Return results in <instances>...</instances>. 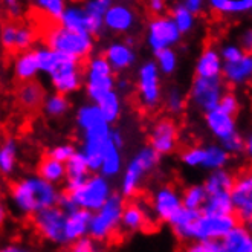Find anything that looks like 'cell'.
I'll return each instance as SVG.
<instances>
[{
    "label": "cell",
    "mask_w": 252,
    "mask_h": 252,
    "mask_svg": "<svg viewBox=\"0 0 252 252\" xmlns=\"http://www.w3.org/2000/svg\"><path fill=\"white\" fill-rule=\"evenodd\" d=\"M221 243L228 252H252V232L245 225H237L221 237Z\"/></svg>",
    "instance_id": "ffe728a7"
},
{
    "label": "cell",
    "mask_w": 252,
    "mask_h": 252,
    "mask_svg": "<svg viewBox=\"0 0 252 252\" xmlns=\"http://www.w3.org/2000/svg\"><path fill=\"white\" fill-rule=\"evenodd\" d=\"M150 203L158 219L160 221H168V223L184 206V200H181L176 188L171 184L158 189L156 194H153V200H150Z\"/></svg>",
    "instance_id": "9a60e30c"
},
{
    "label": "cell",
    "mask_w": 252,
    "mask_h": 252,
    "mask_svg": "<svg viewBox=\"0 0 252 252\" xmlns=\"http://www.w3.org/2000/svg\"><path fill=\"white\" fill-rule=\"evenodd\" d=\"M16 164V142L12 138H6L0 153V167L3 174H9Z\"/></svg>",
    "instance_id": "1f68e13d"
},
{
    "label": "cell",
    "mask_w": 252,
    "mask_h": 252,
    "mask_svg": "<svg viewBox=\"0 0 252 252\" xmlns=\"http://www.w3.org/2000/svg\"><path fill=\"white\" fill-rule=\"evenodd\" d=\"M124 210V199L113 194L99 208V213L92 217L91 231L92 239L106 245H120L123 242L124 229L120 226Z\"/></svg>",
    "instance_id": "7a4b0ae2"
},
{
    "label": "cell",
    "mask_w": 252,
    "mask_h": 252,
    "mask_svg": "<svg viewBox=\"0 0 252 252\" xmlns=\"http://www.w3.org/2000/svg\"><path fill=\"white\" fill-rule=\"evenodd\" d=\"M135 99H136L135 107L141 115L155 112V109L158 107L160 99V91H159L158 69L155 63H147L141 67Z\"/></svg>",
    "instance_id": "8992f818"
},
{
    "label": "cell",
    "mask_w": 252,
    "mask_h": 252,
    "mask_svg": "<svg viewBox=\"0 0 252 252\" xmlns=\"http://www.w3.org/2000/svg\"><path fill=\"white\" fill-rule=\"evenodd\" d=\"M8 192L11 199L16 202L17 208L28 216L58 205V199H60V194L55 191L52 184L43 177L40 179L29 177V179L8 182Z\"/></svg>",
    "instance_id": "6da1fadb"
},
{
    "label": "cell",
    "mask_w": 252,
    "mask_h": 252,
    "mask_svg": "<svg viewBox=\"0 0 252 252\" xmlns=\"http://www.w3.org/2000/svg\"><path fill=\"white\" fill-rule=\"evenodd\" d=\"M135 22V16H133V11L127 6L118 5V6H110L109 11L106 12L104 23L109 29L116 32H124L133 26Z\"/></svg>",
    "instance_id": "7402d4cb"
},
{
    "label": "cell",
    "mask_w": 252,
    "mask_h": 252,
    "mask_svg": "<svg viewBox=\"0 0 252 252\" xmlns=\"http://www.w3.org/2000/svg\"><path fill=\"white\" fill-rule=\"evenodd\" d=\"M167 107L173 113H179L185 109V98L179 91H171L167 99Z\"/></svg>",
    "instance_id": "ab89813d"
},
{
    "label": "cell",
    "mask_w": 252,
    "mask_h": 252,
    "mask_svg": "<svg viewBox=\"0 0 252 252\" xmlns=\"http://www.w3.org/2000/svg\"><path fill=\"white\" fill-rule=\"evenodd\" d=\"M205 120H206L208 127L211 128V131L221 141L229 138L231 135L235 133V120L237 118H234L232 115H229L223 109H220L219 106L210 112H206Z\"/></svg>",
    "instance_id": "ac0fdd59"
},
{
    "label": "cell",
    "mask_w": 252,
    "mask_h": 252,
    "mask_svg": "<svg viewBox=\"0 0 252 252\" xmlns=\"http://www.w3.org/2000/svg\"><path fill=\"white\" fill-rule=\"evenodd\" d=\"M184 206L191 210H202V206L205 205L206 199H208V192H206L205 187H188L184 191Z\"/></svg>",
    "instance_id": "f1b7e54d"
},
{
    "label": "cell",
    "mask_w": 252,
    "mask_h": 252,
    "mask_svg": "<svg viewBox=\"0 0 252 252\" xmlns=\"http://www.w3.org/2000/svg\"><path fill=\"white\" fill-rule=\"evenodd\" d=\"M91 34H84L78 31H72L66 28L63 23L54 28L51 32H48L40 41L46 48L66 52L70 55H75L80 58H91L94 41L91 38Z\"/></svg>",
    "instance_id": "3957f363"
},
{
    "label": "cell",
    "mask_w": 252,
    "mask_h": 252,
    "mask_svg": "<svg viewBox=\"0 0 252 252\" xmlns=\"http://www.w3.org/2000/svg\"><path fill=\"white\" fill-rule=\"evenodd\" d=\"M104 55L109 60V63L112 64V67L116 70L126 69L133 63V52H131V48L127 43L110 44V46L107 48V51L104 52Z\"/></svg>",
    "instance_id": "484cf974"
},
{
    "label": "cell",
    "mask_w": 252,
    "mask_h": 252,
    "mask_svg": "<svg viewBox=\"0 0 252 252\" xmlns=\"http://www.w3.org/2000/svg\"><path fill=\"white\" fill-rule=\"evenodd\" d=\"M84 156L91 170H98L102 165L104 159L106 145L110 141V133L107 127V121L96 124L91 128L84 130Z\"/></svg>",
    "instance_id": "7c38bea8"
},
{
    "label": "cell",
    "mask_w": 252,
    "mask_h": 252,
    "mask_svg": "<svg viewBox=\"0 0 252 252\" xmlns=\"http://www.w3.org/2000/svg\"><path fill=\"white\" fill-rule=\"evenodd\" d=\"M96 104L99 106V109H101L102 115H104L107 123H113L118 118V115H120V101H118L116 94H113L112 91H109L107 94L102 95L96 101Z\"/></svg>",
    "instance_id": "f546056e"
},
{
    "label": "cell",
    "mask_w": 252,
    "mask_h": 252,
    "mask_svg": "<svg viewBox=\"0 0 252 252\" xmlns=\"http://www.w3.org/2000/svg\"><path fill=\"white\" fill-rule=\"evenodd\" d=\"M245 55V52L242 51V48H235V46H228L223 49V58L225 62H235L242 58Z\"/></svg>",
    "instance_id": "bcb514c9"
},
{
    "label": "cell",
    "mask_w": 252,
    "mask_h": 252,
    "mask_svg": "<svg viewBox=\"0 0 252 252\" xmlns=\"http://www.w3.org/2000/svg\"><path fill=\"white\" fill-rule=\"evenodd\" d=\"M228 162V153L219 147H208L205 153L203 167L206 168H220Z\"/></svg>",
    "instance_id": "e575fe53"
},
{
    "label": "cell",
    "mask_w": 252,
    "mask_h": 252,
    "mask_svg": "<svg viewBox=\"0 0 252 252\" xmlns=\"http://www.w3.org/2000/svg\"><path fill=\"white\" fill-rule=\"evenodd\" d=\"M232 187H234V174H229L221 170L213 173L205 182V189L208 194H214V192H221V191L231 192Z\"/></svg>",
    "instance_id": "4316f807"
},
{
    "label": "cell",
    "mask_w": 252,
    "mask_h": 252,
    "mask_svg": "<svg viewBox=\"0 0 252 252\" xmlns=\"http://www.w3.org/2000/svg\"><path fill=\"white\" fill-rule=\"evenodd\" d=\"M104 121H106V118L102 115L99 106H84L78 112V124L83 130H87Z\"/></svg>",
    "instance_id": "4dcf8cb0"
},
{
    "label": "cell",
    "mask_w": 252,
    "mask_h": 252,
    "mask_svg": "<svg viewBox=\"0 0 252 252\" xmlns=\"http://www.w3.org/2000/svg\"><path fill=\"white\" fill-rule=\"evenodd\" d=\"M118 147L112 138L106 145V152H104V159H102V173L106 176H113L120 171V165H121V160H120V153H118Z\"/></svg>",
    "instance_id": "83f0119b"
},
{
    "label": "cell",
    "mask_w": 252,
    "mask_h": 252,
    "mask_svg": "<svg viewBox=\"0 0 252 252\" xmlns=\"http://www.w3.org/2000/svg\"><path fill=\"white\" fill-rule=\"evenodd\" d=\"M87 94L92 99L98 101L102 95L112 91L113 87V75L112 64L106 58V55L92 57L87 67Z\"/></svg>",
    "instance_id": "30bf717a"
},
{
    "label": "cell",
    "mask_w": 252,
    "mask_h": 252,
    "mask_svg": "<svg viewBox=\"0 0 252 252\" xmlns=\"http://www.w3.org/2000/svg\"><path fill=\"white\" fill-rule=\"evenodd\" d=\"M170 16L176 22L177 28L181 29V32H188L192 26V12L182 5H177L170 11Z\"/></svg>",
    "instance_id": "836d02e7"
},
{
    "label": "cell",
    "mask_w": 252,
    "mask_h": 252,
    "mask_svg": "<svg viewBox=\"0 0 252 252\" xmlns=\"http://www.w3.org/2000/svg\"><path fill=\"white\" fill-rule=\"evenodd\" d=\"M223 145L226 147V150L234 152V153H239L243 150V148H246V145L243 144V139L237 135V133H234V135H231L229 138L223 139Z\"/></svg>",
    "instance_id": "b9f144b4"
},
{
    "label": "cell",
    "mask_w": 252,
    "mask_h": 252,
    "mask_svg": "<svg viewBox=\"0 0 252 252\" xmlns=\"http://www.w3.org/2000/svg\"><path fill=\"white\" fill-rule=\"evenodd\" d=\"M234 211L242 225L252 216V164L234 173V187L231 191Z\"/></svg>",
    "instance_id": "ba28073f"
},
{
    "label": "cell",
    "mask_w": 252,
    "mask_h": 252,
    "mask_svg": "<svg viewBox=\"0 0 252 252\" xmlns=\"http://www.w3.org/2000/svg\"><path fill=\"white\" fill-rule=\"evenodd\" d=\"M69 249L77 251V252H91L95 249V246L91 239H83V237H80V239H77L75 242H72L69 245Z\"/></svg>",
    "instance_id": "7bdbcfd3"
},
{
    "label": "cell",
    "mask_w": 252,
    "mask_h": 252,
    "mask_svg": "<svg viewBox=\"0 0 252 252\" xmlns=\"http://www.w3.org/2000/svg\"><path fill=\"white\" fill-rule=\"evenodd\" d=\"M240 48L246 55H252V29H248L240 37Z\"/></svg>",
    "instance_id": "7dc6e473"
},
{
    "label": "cell",
    "mask_w": 252,
    "mask_h": 252,
    "mask_svg": "<svg viewBox=\"0 0 252 252\" xmlns=\"http://www.w3.org/2000/svg\"><path fill=\"white\" fill-rule=\"evenodd\" d=\"M69 101L66 98L64 94H60L58 92L57 95L51 96L46 102H44V107L43 110L46 112L49 116H54V118H58V116H62L67 112L69 109Z\"/></svg>",
    "instance_id": "d6a6232c"
},
{
    "label": "cell",
    "mask_w": 252,
    "mask_h": 252,
    "mask_svg": "<svg viewBox=\"0 0 252 252\" xmlns=\"http://www.w3.org/2000/svg\"><path fill=\"white\" fill-rule=\"evenodd\" d=\"M37 174L51 184H58L64 179L66 168L63 167L62 160L55 159L49 153H44L37 164Z\"/></svg>",
    "instance_id": "603a6c76"
},
{
    "label": "cell",
    "mask_w": 252,
    "mask_h": 252,
    "mask_svg": "<svg viewBox=\"0 0 252 252\" xmlns=\"http://www.w3.org/2000/svg\"><path fill=\"white\" fill-rule=\"evenodd\" d=\"M220 58L217 51H214L213 46H206L202 52L197 66H196V75L200 77H219L220 75Z\"/></svg>",
    "instance_id": "d4e9b609"
},
{
    "label": "cell",
    "mask_w": 252,
    "mask_h": 252,
    "mask_svg": "<svg viewBox=\"0 0 252 252\" xmlns=\"http://www.w3.org/2000/svg\"><path fill=\"white\" fill-rule=\"evenodd\" d=\"M159 155L160 153H158L153 147H147L130 162L126 177H124V184H123L124 197H131L139 191L141 177L158 165Z\"/></svg>",
    "instance_id": "9c48e42d"
},
{
    "label": "cell",
    "mask_w": 252,
    "mask_h": 252,
    "mask_svg": "<svg viewBox=\"0 0 252 252\" xmlns=\"http://www.w3.org/2000/svg\"><path fill=\"white\" fill-rule=\"evenodd\" d=\"M202 3H203V0H187L185 6H187L191 12H199L200 8H202Z\"/></svg>",
    "instance_id": "c3c4849f"
},
{
    "label": "cell",
    "mask_w": 252,
    "mask_h": 252,
    "mask_svg": "<svg viewBox=\"0 0 252 252\" xmlns=\"http://www.w3.org/2000/svg\"><path fill=\"white\" fill-rule=\"evenodd\" d=\"M63 192L75 202L78 208H86V210H99L102 205L107 202L109 196V185L102 177L94 176L80 185L75 189H63Z\"/></svg>",
    "instance_id": "5b68a950"
},
{
    "label": "cell",
    "mask_w": 252,
    "mask_h": 252,
    "mask_svg": "<svg viewBox=\"0 0 252 252\" xmlns=\"http://www.w3.org/2000/svg\"><path fill=\"white\" fill-rule=\"evenodd\" d=\"M221 77L226 87H234L237 84L252 83V55H243L235 62H225L221 69Z\"/></svg>",
    "instance_id": "e0dca14e"
},
{
    "label": "cell",
    "mask_w": 252,
    "mask_h": 252,
    "mask_svg": "<svg viewBox=\"0 0 252 252\" xmlns=\"http://www.w3.org/2000/svg\"><path fill=\"white\" fill-rule=\"evenodd\" d=\"M17 107L29 115H35L44 107V89L38 81L28 80L16 84L14 91Z\"/></svg>",
    "instance_id": "5bb4252c"
},
{
    "label": "cell",
    "mask_w": 252,
    "mask_h": 252,
    "mask_svg": "<svg viewBox=\"0 0 252 252\" xmlns=\"http://www.w3.org/2000/svg\"><path fill=\"white\" fill-rule=\"evenodd\" d=\"M165 2L167 0H144V3L147 6L148 17L162 14V11H164V8H165Z\"/></svg>",
    "instance_id": "ee69618b"
},
{
    "label": "cell",
    "mask_w": 252,
    "mask_h": 252,
    "mask_svg": "<svg viewBox=\"0 0 252 252\" xmlns=\"http://www.w3.org/2000/svg\"><path fill=\"white\" fill-rule=\"evenodd\" d=\"M91 210L86 208H77L75 211L69 213L67 216V225H66V235L69 245L72 242H75L80 237H83L87 231V228L91 226L92 216L89 213Z\"/></svg>",
    "instance_id": "44dd1931"
},
{
    "label": "cell",
    "mask_w": 252,
    "mask_h": 252,
    "mask_svg": "<svg viewBox=\"0 0 252 252\" xmlns=\"http://www.w3.org/2000/svg\"><path fill=\"white\" fill-rule=\"evenodd\" d=\"M203 214H231L234 213V203L231 192L221 191L214 192V194H208L205 205L200 210Z\"/></svg>",
    "instance_id": "cb8c5ba5"
},
{
    "label": "cell",
    "mask_w": 252,
    "mask_h": 252,
    "mask_svg": "<svg viewBox=\"0 0 252 252\" xmlns=\"http://www.w3.org/2000/svg\"><path fill=\"white\" fill-rule=\"evenodd\" d=\"M219 107L223 109L225 112H228L229 115H232L234 118L239 116V112H240V104H239V101H237V98L232 92H225L223 95H221V98L219 101Z\"/></svg>",
    "instance_id": "74e56055"
},
{
    "label": "cell",
    "mask_w": 252,
    "mask_h": 252,
    "mask_svg": "<svg viewBox=\"0 0 252 252\" xmlns=\"http://www.w3.org/2000/svg\"><path fill=\"white\" fill-rule=\"evenodd\" d=\"M148 144L160 155L173 153L179 144V126L174 118L162 116L148 131Z\"/></svg>",
    "instance_id": "8fae6325"
},
{
    "label": "cell",
    "mask_w": 252,
    "mask_h": 252,
    "mask_svg": "<svg viewBox=\"0 0 252 252\" xmlns=\"http://www.w3.org/2000/svg\"><path fill=\"white\" fill-rule=\"evenodd\" d=\"M223 77H200L194 75L191 86V94L189 99L194 104L202 109L210 112L219 106V101L223 95V87H225Z\"/></svg>",
    "instance_id": "52a82bcc"
},
{
    "label": "cell",
    "mask_w": 252,
    "mask_h": 252,
    "mask_svg": "<svg viewBox=\"0 0 252 252\" xmlns=\"http://www.w3.org/2000/svg\"><path fill=\"white\" fill-rule=\"evenodd\" d=\"M181 38V29L177 28L173 17L167 16H152L148 22V41L155 52L165 49Z\"/></svg>",
    "instance_id": "4fadbf2b"
},
{
    "label": "cell",
    "mask_w": 252,
    "mask_h": 252,
    "mask_svg": "<svg viewBox=\"0 0 252 252\" xmlns=\"http://www.w3.org/2000/svg\"><path fill=\"white\" fill-rule=\"evenodd\" d=\"M206 148H197V147H188L182 152V160L188 165H203Z\"/></svg>",
    "instance_id": "8d00e7d4"
},
{
    "label": "cell",
    "mask_w": 252,
    "mask_h": 252,
    "mask_svg": "<svg viewBox=\"0 0 252 252\" xmlns=\"http://www.w3.org/2000/svg\"><path fill=\"white\" fill-rule=\"evenodd\" d=\"M34 5L57 20H62L66 11L64 0H34Z\"/></svg>",
    "instance_id": "d590c367"
},
{
    "label": "cell",
    "mask_w": 252,
    "mask_h": 252,
    "mask_svg": "<svg viewBox=\"0 0 252 252\" xmlns=\"http://www.w3.org/2000/svg\"><path fill=\"white\" fill-rule=\"evenodd\" d=\"M245 226H246V228H248V229L252 232V216H251V217H249V219L245 221Z\"/></svg>",
    "instance_id": "f907efd6"
},
{
    "label": "cell",
    "mask_w": 252,
    "mask_h": 252,
    "mask_svg": "<svg viewBox=\"0 0 252 252\" xmlns=\"http://www.w3.org/2000/svg\"><path fill=\"white\" fill-rule=\"evenodd\" d=\"M63 25L72 31H78L84 34H91V35H98L102 26V19H96L91 16L83 6H70L64 11Z\"/></svg>",
    "instance_id": "2e32d148"
},
{
    "label": "cell",
    "mask_w": 252,
    "mask_h": 252,
    "mask_svg": "<svg viewBox=\"0 0 252 252\" xmlns=\"http://www.w3.org/2000/svg\"><path fill=\"white\" fill-rule=\"evenodd\" d=\"M49 155L62 162H67L73 155H75V148L72 145H60V147L54 148V150H51Z\"/></svg>",
    "instance_id": "60d3db41"
},
{
    "label": "cell",
    "mask_w": 252,
    "mask_h": 252,
    "mask_svg": "<svg viewBox=\"0 0 252 252\" xmlns=\"http://www.w3.org/2000/svg\"><path fill=\"white\" fill-rule=\"evenodd\" d=\"M40 69L38 51L28 49L16 57V66H14V83H23L32 80L35 72Z\"/></svg>",
    "instance_id": "d6986e66"
},
{
    "label": "cell",
    "mask_w": 252,
    "mask_h": 252,
    "mask_svg": "<svg viewBox=\"0 0 252 252\" xmlns=\"http://www.w3.org/2000/svg\"><path fill=\"white\" fill-rule=\"evenodd\" d=\"M252 9V0H231L229 12H245Z\"/></svg>",
    "instance_id": "f6af8a7d"
},
{
    "label": "cell",
    "mask_w": 252,
    "mask_h": 252,
    "mask_svg": "<svg viewBox=\"0 0 252 252\" xmlns=\"http://www.w3.org/2000/svg\"><path fill=\"white\" fill-rule=\"evenodd\" d=\"M156 57H158V62L165 73H171L176 67V55L173 51H170L168 48L165 49H160L156 52Z\"/></svg>",
    "instance_id": "f35d334b"
},
{
    "label": "cell",
    "mask_w": 252,
    "mask_h": 252,
    "mask_svg": "<svg viewBox=\"0 0 252 252\" xmlns=\"http://www.w3.org/2000/svg\"><path fill=\"white\" fill-rule=\"evenodd\" d=\"M67 216L69 213L64 208H62L60 205H54L29 214V220H31L35 234H38L41 239L57 245H69L66 235Z\"/></svg>",
    "instance_id": "277c9868"
},
{
    "label": "cell",
    "mask_w": 252,
    "mask_h": 252,
    "mask_svg": "<svg viewBox=\"0 0 252 252\" xmlns=\"http://www.w3.org/2000/svg\"><path fill=\"white\" fill-rule=\"evenodd\" d=\"M246 152H248V155L252 158V138L248 141V144H246Z\"/></svg>",
    "instance_id": "681fc988"
}]
</instances>
